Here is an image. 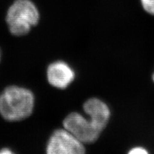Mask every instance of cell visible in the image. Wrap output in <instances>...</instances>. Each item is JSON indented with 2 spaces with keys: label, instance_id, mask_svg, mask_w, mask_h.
Instances as JSON below:
<instances>
[{
  "label": "cell",
  "instance_id": "obj_1",
  "mask_svg": "<svg viewBox=\"0 0 154 154\" xmlns=\"http://www.w3.org/2000/svg\"><path fill=\"white\" fill-rule=\"evenodd\" d=\"M83 108L89 119L78 112H72L64 119L63 126L82 143H92L107 126L110 112L107 105L95 98L87 100Z\"/></svg>",
  "mask_w": 154,
  "mask_h": 154
},
{
  "label": "cell",
  "instance_id": "obj_2",
  "mask_svg": "<svg viewBox=\"0 0 154 154\" xmlns=\"http://www.w3.org/2000/svg\"><path fill=\"white\" fill-rule=\"evenodd\" d=\"M34 103V95L30 90L8 86L0 94V114L8 122L21 121L32 114Z\"/></svg>",
  "mask_w": 154,
  "mask_h": 154
},
{
  "label": "cell",
  "instance_id": "obj_3",
  "mask_svg": "<svg viewBox=\"0 0 154 154\" xmlns=\"http://www.w3.org/2000/svg\"><path fill=\"white\" fill-rule=\"evenodd\" d=\"M40 14L30 0H15L7 11L6 21L9 31L15 36H23L39 21Z\"/></svg>",
  "mask_w": 154,
  "mask_h": 154
},
{
  "label": "cell",
  "instance_id": "obj_4",
  "mask_svg": "<svg viewBox=\"0 0 154 154\" xmlns=\"http://www.w3.org/2000/svg\"><path fill=\"white\" fill-rule=\"evenodd\" d=\"M85 152L84 143L66 128L55 131L46 146L48 154H82Z\"/></svg>",
  "mask_w": 154,
  "mask_h": 154
},
{
  "label": "cell",
  "instance_id": "obj_5",
  "mask_svg": "<svg viewBox=\"0 0 154 154\" xmlns=\"http://www.w3.org/2000/svg\"><path fill=\"white\" fill-rule=\"evenodd\" d=\"M47 78L49 83L56 88H67L75 78L73 69L64 61H55L48 67Z\"/></svg>",
  "mask_w": 154,
  "mask_h": 154
},
{
  "label": "cell",
  "instance_id": "obj_6",
  "mask_svg": "<svg viewBox=\"0 0 154 154\" xmlns=\"http://www.w3.org/2000/svg\"><path fill=\"white\" fill-rule=\"evenodd\" d=\"M141 3L144 11L154 15V0H141Z\"/></svg>",
  "mask_w": 154,
  "mask_h": 154
},
{
  "label": "cell",
  "instance_id": "obj_7",
  "mask_svg": "<svg viewBox=\"0 0 154 154\" xmlns=\"http://www.w3.org/2000/svg\"><path fill=\"white\" fill-rule=\"evenodd\" d=\"M129 153L131 154H146L148 153V152L143 148L137 147L134 148L129 152Z\"/></svg>",
  "mask_w": 154,
  "mask_h": 154
},
{
  "label": "cell",
  "instance_id": "obj_8",
  "mask_svg": "<svg viewBox=\"0 0 154 154\" xmlns=\"http://www.w3.org/2000/svg\"><path fill=\"white\" fill-rule=\"evenodd\" d=\"M13 152L10 150L8 148H4L2 150L0 151V153H12Z\"/></svg>",
  "mask_w": 154,
  "mask_h": 154
},
{
  "label": "cell",
  "instance_id": "obj_9",
  "mask_svg": "<svg viewBox=\"0 0 154 154\" xmlns=\"http://www.w3.org/2000/svg\"><path fill=\"white\" fill-rule=\"evenodd\" d=\"M1 57H2V54H1V50H0V61H1Z\"/></svg>",
  "mask_w": 154,
  "mask_h": 154
},
{
  "label": "cell",
  "instance_id": "obj_10",
  "mask_svg": "<svg viewBox=\"0 0 154 154\" xmlns=\"http://www.w3.org/2000/svg\"><path fill=\"white\" fill-rule=\"evenodd\" d=\"M153 81H154V75H153Z\"/></svg>",
  "mask_w": 154,
  "mask_h": 154
}]
</instances>
